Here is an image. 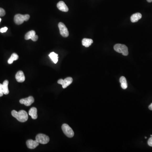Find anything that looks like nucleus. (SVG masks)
I'll use <instances>...</instances> for the list:
<instances>
[{"mask_svg":"<svg viewBox=\"0 0 152 152\" xmlns=\"http://www.w3.org/2000/svg\"><path fill=\"white\" fill-rule=\"evenodd\" d=\"M12 115L19 121L22 123L26 122L28 119V114L25 110H20L18 112L16 110H12Z\"/></svg>","mask_w":152,"mask_h":152,"instance_id":"nucleus-1","label":"nucleus"},{"mask_svg":"<svg viewBox=\"0 0 152 152\" xmlns=\"http://www.w3.org/2000/svg\"><path fill=\"white\" fill-rule=\"evenodd\" d=\"M114 49L116 52L122 53L124 56H127L128 55V48L127 46L124 44H118L114 46Z\"/></svg>","mask_w":152,"mask_h":152,"instance_id":"nucleus-2","label":"nucleus"},{"mask_svg":"<svg viewBox=\"0 0 152 152\" xmlns=\"http://www.w3.org/2000/svg\"><path fill=\"white\" fill-rule=\"evenodd\" d=\"M30 18V15L29 14L22 15L21 14H17L14 16V23L17 25H19L23 24L24 21H27Z\"/></svg>","mask_w":152,"mask_h":152,"instance_id":"nucleus-3","label":"nucleus"},{"mask_svg":"<svg viewBox=\"0 0 152 152\" xmlns=\"http://www.w3.org/2000/svg\"><path fill=\"white\" fill-rule=\"evenodd\" d=\"M62 129L64 134L67 137L72 138L74 136V132L72 129L67 124H64L62 126Z\"/></svg>","mask_w":152,"mask_h":152,"instance_id":"nucleus-4","label":"nucleus"},{"mask_svg":"<svg viewBox=\"0 0 152 152\" xmlns=\"http://www.w3.org/2000/svg\"><path fill=\"white\" fill-rule=\"evenodd\" d=\"M36 140L39 144H46L50 141V138L44 134H39L36 136Z\"/></svg>","mask_w":152,"mask_h":152,"instance_id":"nucleus-5","label":"nucleus"},{"mask_svg":"<svg viewBox=\"0 0 152 152\" xmlns=\"http://www.w3.org/2000/svg\"><path fill=\"white\" fill-rule=\"evenodd\" d=\"M58 26L59 29L60 35L65 38L67 37L69 35V32H68V29L65 24L63 23L60 22L59 23Z\"/></svg>","mask_w":152,"mask_h":152,"instance_id":"nucleus-6","label":"nucleus"},{"mask_svg":"<svg viewBox=\"0 0 152 152\" xmlns=\"http://www.w3.org/2000/svg\"><path fill=\"white\" fill-rule=\"evenodd\" d=\"M73 82V79L71 77L66 78L64 80L60 79L57 81V83L59 84L62 85L63 88H66L68 86L71 84Z\"/></svg>","mask_w":152,"mask_h":152,"instance_id":"nucleus-7","label":"nucleus"},{"mask_svg":"<svg viewBox=\"0 0 152 152\" xmlns=\"http://www.w3.org/2000/svg\"><path fill=\"white\" fill-rule=\"evenodd\" d=\"M25 40H29L31 39L33 41H36L38 40V36L36 35L34 30H30L25 35Z\"/></svg>","mask_w":152,"mask_h":152,"instance_id":"nucleus-8","label":"nucleus"},{"mask_svg":"<svg viewBox=\"0 0 152 152\" xmlns=\"http://www.w3.org/2000/svg\"><path fill=\"white\" fill-rule=\"evenodd\" d=\"M34 97L32 96H30L27 98L21 99L19 100V102L21 104H23L25 106L28 107L34 103Z\"/></svg>","mask_w":152,"mask_h":152,"instance_id":"nucleus-9","label":"nucleus"},{"mask_svg":"<svg viewBox=\"0 0 152 152\" xmlns=\"http://www.w3.org/2000/svg\"><path fill=\"white\" fill-rule=\"evenodd\" d=\"M39 143L36 140H33L32 139H28L26 141V145L29 149H35L39 145Z\"/></svg>","mask_w":152,"mask_h":152,"instance_id":"nucleus-10","label":"nucleus"},{"mask_svg":"<svg viewBox=\"0 0 152 152\" xmlns=\"http://www.w3.org/2000/svg\"><path fill=\"white\" fill-rule=\"evenodd\" d=\"M15 78L18 82H23L25 79L24 73L21 71H19L15 75Z\"/></svg>","mask_w":152,"mask_h":152,"instance_id":"nucleus-11","label":"nucleus"},{"mask_svg":"<svg viewBox=\"0 0 152 152\" xmlns=\"http://www.w3.org/2000/svg\"><path fill=\"white\" fill-rule=\"evenodd\" d=\"M57 7L60 11L64 12H67L69 11V8L64 1H59L57 4Z\"/></svg>","mask_w":152,"mask_h":152,"instance_id":"nucleus-12","label":"nucleus"},{"mask_svg":"<svg viewBox=\"0 0 152 152\" xmlns=\"http://www.w3.org/2000/svg\"><path fill=\"white\" fill-rule=\"evenodd\" d=\"M29 116L32 117V118L34 120L38 118L37 116V109L36 107H32L31 109L29 110V112H28Z\"/></svg>","mask_w":152,"mask_h":152,"instance_id":"nucleus-13","label":"nucleus"},{"mask_svg":"<svg viewBox=\"0 0 152 152\" xmlns=\"http://www.w3.org/2000/svg\"><path fill=\"white\" fill-rule=\"evenodd\" d=\"M142 15L140 13H136L132 15L130 17V20L132 23H136L141 19Z\"/></svg>","mask_w":152,"mask_h":152,"instance_id":"nucleus-14","label":"nucleus"},{"mask_svg":"<svg viewBox=\"0 0 152 152\" xmlns=\"http://www.w3.org/2000/svg\"><path fill=\"white\" fill-rule=\"evenodd\" d=\"M82 45L86 48H88L93 43V40L91 39L84 38L82 40Z\"/></svg>","mask_w":152,"mask_h":152,"instance_id":"nucleus-15","label":"nucleus"},{"mask_svg":"<svg viewBox=\"0 0 152 152\" xmlns=\"http://www.w3.org/2000/svg\"><path fill=\"white\" fill-rule=\"evenodd\" d=\"M120 83H121V87L123 89H126L128 87L127 82L126 78L123 76L120 78Z\"/></svg>","mask_w":152,"mask_h":152,"instance_id":"nucleus-16","label":"nucleus"},{"mask_svg":"<svg viewBox=\"0 0 152 152\" xmlns=\"http://www.w3.org/2000/svg\"><path fill=\"white\" fill-rule=\"evenodd\" d=\"M8 84L9 81L7 80H5L3 83V93L5 95H7L9 93V90L8 89Z\"/></svg>","mask_w":152,"mask_h":152,"instance_id":"nucleus-17","label":"nucleus"},{"mask_svg":"<svg viewBox=\"0 0 152 152\" xmlns=\"http://www.w3.org/2000/svg\"><path fill=\"white\" fill-rule=\"evenodd\" d=\"M49 57L52 60V61L55 64H56L58 61V55L55 53L54 52H52L49 55Z\"/></svg>","mask_w":152,"mask_h":152,"instance_id":"nucleus-18","label":"nucleus"},{"mask_svg":"<svg viewBox=\"0 0 152 152\" xmlns=\"http://www.w3.org/2000/svg\"><path fill=\"white\" fill-rule=\"evenodd\" d=\"M18 58V55H17L16 53H13L11 55V57H10L9 58V59L8 60V63L9 64H12L14 61L17 60Z\"/></svg>","mask_w":152,"mask_h":152,"instance_id":"nucleus-19","label":"nucleus"},{"mask_svg":"<svg viewBox=\"0 0 152 152\" xmlns=\"http://www.w3.org/2000/svg\"><path fill=\"white\" fill-rule=\"evenodd\" d=\"M6 12L4 10L0 8V17H3L5 15Z\"/></svg>","mask_w":152,"mask_h":152,"instance_id":"nucleus-20","label":"nucleus"},{"mask_svg":"<svg viewBox=\"0 0 152 152\" xmlns=\"http://www.w3.org/2000/svg\"><path fill=\"white\" fill-rule=\"evenodd\" d=\"M4 94L3 93V85L1 84H0V97H1L3 96Z\"/></svg>","mask_w":152,"mask_h":152,"instance_id":"nucleus-21","label":"nucleus"},{"mask_svg":"<svg viewBox=\"0 0 152 152\" xmlns=\"http://www.w3.org/2000/svg\"><path fill=\"white\" fill-rule=\"evenodd\" d=\"M148 145L150 147H152V136L148 140Z\"/></svg>","mask_w":152,"mask_h":152,"instance_id":"nucleus-22","label":"nucleus"},{"mask_svg":"<svg viewBox=\"0 0 152 152\" xmlns=\"http://www.w3.org/2000/svg\"><path fill=\"white\" fill-rule=\"evenodd\" d=\"M8 28L7 27H4V28H1V29H0V32L1 33L6 32Z\"/></svg>","mask_w":152,"mask_h":152,"instance_id":"nucleus-23","label":"nucleus"},{"mask_svg":"<svg viewBox=\"0 0 152 152\" xmlns=\"http://www.w3.org/2000/svg\"><path fill=\"white\" fill-rule=\"evenodd\" d=\"M148 108L150 109V110H152V103H151V104L149 105V107H148Z\"/></svg>","mask_w":152,"mask_h":152,"instance_id":"nucleus-24","label":"nucleus"},{"mask_svg":"<svg viewBox=\"0 0 152 152\" xmlns=\"http://www.w3.org/2000/svg\"><path fill=\"white\" fill-rule=\"evenodd\" d=\"M147 1H148V2L149 3H151L152 2V0H147Z\"/></svg>","mask_w":152,"mask_h":152,"instance_id":"nucleus-25","label":"nucleus"},{"mask_svg":"<svg viewBox=\"0 0 152 152\" xmlns=\"http://www.w3.org/2000/svg\"><path fill=\"white\" fill-rule=\"evenodd\" d=\"M1 19L0 18V22H1Z\"/></svg>","mask_w":152,"mask_h":152,"instance_id":"nucleus-26","label":"nucleus"},{"mask_svg":"<svg viewBox=\"0 0 152 152\" xmlns=\"http://www.w3.org/2000/svg\"><path fill=\"white\" fill-rule=\"evenodd\" d=\"M147 137H145V139H147Z\"/></svg>","mask_w":152,"mask_h":152,"instance_id":"nucleus-27","label":"nucleus"},{"mask_svg":"<svg viewBox=\"0 0 152 152\" xmlns=\"http://www.w3.org/2000/svg\"><path fill=\"white\" fill-rule=\"evenodd\" d=\"M150 136H151V137H152V135H150Z\"/></svg>","mask_w":152,"mask_h":152,"instance_id":"nucleus-28","label":"nucleus"}]
</instances>
